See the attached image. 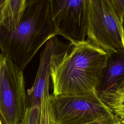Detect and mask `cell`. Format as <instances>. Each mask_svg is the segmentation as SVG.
I'll list each match as a JSON object with an SVG mask.
<instances>
[{"instance_id": "cell-1", "label": "cell", "mask_w": 124, "mask_h": 124, "mask_svg": "<svg viewBox=\"0 0 124 124\" xmlns=\"http://www.w3.org/2000/svg\"><path fill=\"white\" fill-rule=\"evenodd\" d=\"M55 36L50 0H27L18 26L12 31L0 29V49L23 71L41 47Z\"/></svg>"}, {"instance_id": "cell-2", "label": "cell", "mask_w": 124, "mask_h": 124, "mask_svg": "<svg viewBox=\"0 0 124 124\" xmlns=\"http://www.w3.org/2000/svg\"><path fill=\"white\" fill-rule=\"evenodd\" d=\"M108 54L86 40L71 51L51 71L53 94L86 95L96 88Z\"/></svg>"}, {"instance_id": "cell-3", "label": "cell", "mask_w": 124, "mask_h": 124, "mask_svg": "<svg viewBox=\"0 0 124 124\" xmlns=\"http://www.w3.org/2000/svg\"><path fill=\"white\" fill-rule=\"evenodd\" d=\"M124 0H89L86 40L108 55L124 51Z\"/></svg>"}, {"instance_id": "cell-4", "label": "cell", "mask_w": 124, "mask_h": 124, "mask_svg": "<svg viewBox=\"0 0 124 124\" xmlns=\"http://www.w3.org/2000/svg\"><path fill=\"white\" fill-rule=\"evenodd\" d=\"M49 100L53 124H85L114 115L97 93L86 95L51 94Z\"/></svg>"}, {"instance_id": "cell-5", "label": "cell", "mask_w": 124, "mask_h": 124, "mask_svg": "<svg viewBox=\"0 0 124 124\" xmlns=\"http://www.w3.org/2000/svg\"><path fill=\"white\" fill-rule=\"evenodd\" d=\"M0 72V121L19 124L27 109V92L23 72L8 56Z\"/></svg>"}, {"instance_id": "cell-6", "label": "cell", "mask_w": 124, "mask_h": 124, "mask_svg": "<svg viewBox=\"0 0 124 124\" xmlns=\"http://www.w3.org/2000/svg\"><path fill=\"white\" fill-rule=\"evenodd\" d=\"M89 0H50L55 35L73 46L84 42L87 34Z\"/></svg>"}, {"instance_id": "cell-7", "label": "cell", "mask_w": 124, "mask_h": 124, "mask_svg": "<svg viewBox=\"0 0 124 124\" xmlns=\"http://www.w3.org/2000/svg\"><path fill=\"white\" fill-rule=\"evenodd\" d=\"M73 46L60 41L56 36L50 38L46 43L40 56V62L34 81L27 91V108L41 106L45 89L49 87V79L52 68L61 61L72 50Z\"/></svg>"}, {"instance_id": "cell-8", "label": "cell", "mask_w": 124, "mask_h": 124, "mask_svg": "<svg viewBox=\"0 0 124 124\" xmlns=\"http://www.w3.org/2000/svg\"><path fill=\"white\" fill-rule=\"evenodd\" d=\"M124 81V51L108 55L100 78L96 93L100 98L116 93Z\"/></svg>"}, {"instance_id": "cell-9", "label": "cell", "mask_w": 124, "mask_h": 124, "mask_svg": "<svg viewBox=\"0 0 124 124\" xmlns=\"http://www.w3.org/2000/svg\"><path fill=\"white\" fill-rule=\"evenodd\" d=\"M27 0H5L3 28L8 31L15 30L19 25L26 7Z\"/></svg>"}, {"instance_id": "cell-10", "label": "cell", "mask_w": 124, "mask_h": 124, "mask_svg": "<svg viewBox=\"0 0 124 124\" xmlns=\"http://www.w3.org/2000/svg\"><path fill=\"white\" fill-rule=\"evenodd\" d=\"M100 98L115 115L124 121V95L115 93L103 96Z\"/></svg>"}, {"instance_id": "cell-11", "label": "cell", "mask_w": 124, "mask_h": 124, "mask_svg": "<svg viewBox=\"0 0 124 124\" xmlns=\"http://www.w3.org/2000/svg\"><path fill=\"white\" fill-rule=\"evenodd\" d=\"M49 87H47L45 90L42 96L40 109V124H53L50 109Z\"/></svg>"}, {"instance_id": "cell-12", "label": "cell", "mask_w": 124, "mask_h": 124, "mask_svg": "<svg viewBox=\"0 0 124 124\" xmlns=\"http://www.w3.org/2000/svg\"><path fill=\"white\" fill-rule=\"evenodd\" d=\"M41 106L27 108L25 115L19 124H40Z\"/></svg>"}, {"instance_id": "cell-13", "label": "cell", "mask_w": 124, "mask_h": 124, "mask_svg": "<svg viewBox=\"0 0 124 124\" xmlns=\"http://www.w3.org/2000/svg\"><path fill=\"white\" fill-rule=\"evenodd\" d=\"M114 116L109 118L99 119V120L92 122L91 123H89L85 124H111L112 120Z\"/></svg>"}, {"instance_id": "cell-14", "label": "cell", "mask_w": 124, "mask_h": 124, "mask_svg": "<svg viewBox=\"0 0 124 124\" xmlns=\"http://www.w3.org/2000/svg\"><path fill=\"white\" fill-rule=\"evenodd\" d=\"M5 0H0V29L3 27V6Z\"/></svg>"}, {"instance_id": "cell-15", "label": "cell", "mask_w": 124, "mask_h": 124, "mask_svg": "<svg viewBox=\"0 0 124 124\" xmlns=\"http://www.w3.org/2000/svg\"><path fill=\"white\" fill-rule=\"evenodd\" d=\"M111 124H124V121L114 115L112 120Z\"/></svg>"}, {"instance_id": "cell-16", "label": "cell", "mask_w": 124, "mask_h": 124, "mask_svg": "<svg viewBox=\"0 0 124 124\" xmlns=\"http://www.w3.org/2000/svg\"><path fill=\"white\" fill-rule=\"evenodd\" d=\"M116 93L121 95H124V81L118 88Z\"/></svg>"}, {"instance_id": "cell-17", "label": "cell", "mask_w": 124, "mask_h": 124, "mask_svg": "<svg viewBox=\"0 0 124 124\" xmlns=\"http://www.w3.org/2000/svg\"><path fill=\"white\" fill-rule=\"evenodd\" d=\"M5 59V56H4L2 54H1L0 53V72L1 67L3 65V64H4Z\"/></svg>"}, {"instance_id": "cell-18", "label": "cell", "mask_w": 124, "mask_h": 124, "mask_svg": "<svg viewBox=\"0 0 124 124\" xmlns=\"http://www.w3.org/2000/svg\"><path fill=\"white\" fill-rule=\"evenodd\" d=\"M0 124H1V122H0Z\"/></svg>"}]
</instances>
